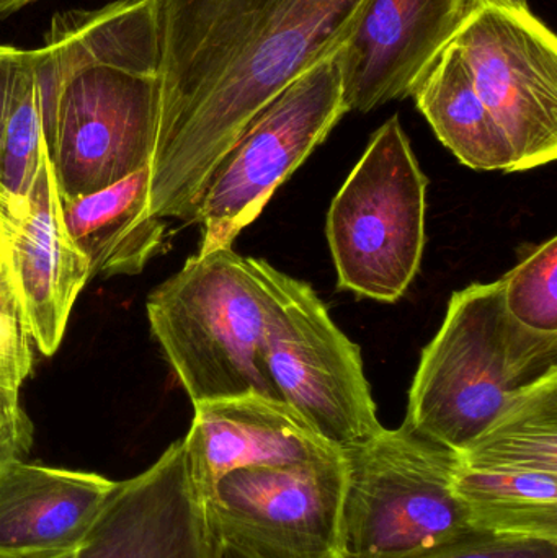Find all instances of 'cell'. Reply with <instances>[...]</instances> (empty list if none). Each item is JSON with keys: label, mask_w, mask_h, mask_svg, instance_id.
Returning <instances> with one entry per match:
<instances>
[{"label": "cell", "mask_w": 557, "mask_h": 558, "mask_svg": "<svg viewBox=\"0 0 557 558\" xmlns=\"http://www.w3.org/2000/svg\"><path fill=\"white\" fill-rule=\"evenodd\" d=\"M368 0H159L149 215L195 221L251 121L355 28Z\"/></svg>", "instance_id": "obj_1"}, {"label": "cell", "mask_w": 557, "mask_h": 558, "mask_svg": "<svg viewBox=\"0 0 557 558\" xmlns=\"http://www.w3.org/2000/svg\"><path fill=\"white\" fill-rule=\"evenodd\" d=\"M159 0L58 13L32 52L62 199L150 167L159 120Z\"/></svg>", "instance_id": "obj_2"}, {"label": "cell", "mask_w": 557, "mask_h": 558, "mask_svg": "<svg viewBox=\"0 0 557 558\" xmlns=\"http://www.w3.org/2000/svg\"><path fill=\"white\" fill-rule=\"evenodd\" d=\"M557 371V335L517 324L502 282L451 295L444 325L422 351L402 425L460 452L523 390Z\"/></svg>", "instance_id": "obj_3"}, {"label": "cell", "mask_w": 557, "mask_h": 558, "mask_svg": "<svg viewBox=\"0 0 557 558\" xmlns=\"http://www.w3.org/2000/svg\"><path fill=\"white\" fill-rule=\"evenodd\" d=\"M146 312L193 405L249 393L281 400L264 357V292L247 257L232 247L193 255L154 289Z\"/></svg>", "instance_id": "obj_4"}, {"label": "cell", "mask_w": 557, "mask_h": 558, "mask_svg": "<svg viewBox=\"0 0 557 558\" xmlns=\"http://www.w3.org/2000/svg\"><path fill=\"white\" fill-rule=\"evenodd\" d=\"M346 558H409L480 531L453 490L457 452L402 425L343 449Z\"/></svg>", "instance_id": "obj_5"}, {"label": "cell", "mask_w": 557, "mask_h": 558, "mask_svg": "<svg viewBox=\"0 0 557 558\" xmlns=\"http://www.w3.org/2000/svg\"><path fill=\"white\" fill-rule=\"evenodd\" d=\"M247 262L264 292V357L281 400L340 451L378 435L385 426L359 344L307 282L261 258Z\"/></svg>", "instance_id": "obj_6"}, {"label": "cell", "mask_w": 557, "mask_h": 558, "mask_svg": "<svg viewBox=\"0 0 557 558\" xmlns=\"http://www.w3.org/2000/svg\"><path fill=\"white\" fill-rule=\"evenodd\" d=\"M427 185L395 114L373 134L327 215L340 289L382 302L405 294L424 257Z\"/></svg>", "instance_id": "obj_7"}, {"label": "cell", "mask_w": 557, "mask_h": 558, "mask_svg": "<svg viewBox=\"0 0 557 558\" xmlns=\"http://www.w3.org/2000/svg\"><path fill=\"white\" fill-rule=\"evenodd\" d=\"M349 113L336 52L278 94L235 141L199 199L198 254L232 247L274 193Z\"/></svg>", "instance_id": "obj_8"}, {"label": "cell", "mask_w": 557, "mask_h": 558, "mask_svg": "<svg viewBox=\"0 0 557 558\" xmlns=\"http://www.w3.org/2000/svg\"><path fill=\"white\" fill-rule=\"evenodd\" d=\"M453 490L480 533L557 541V371L457 452Z\"/></svg>", "instance_id": "obj_9"}, {"label": "cell", "mask_w": 557, "mask_h": 558, "mask_svg": "<svg viewBox=\"0 0 557 558\" xmlns=\"http://www.w3.org/2000/svg\"><path fill=\"white\" fill-rule=\"evenodd\" d=\"M343 452L225 475L206 498L215 539L258 558H346Z\"/></svg>", "instance_id": "obj_10"}, {"label": "cell", "mask_w": 557, "mask_h": 558, "mask_svg": "<svg viewBox=\"0 0 557 558\" xmlns=\"http://www.w3.org/2000/svg\"><path fill=\"white\" fill-rule=\"evenodd\" d=\"M451 45L506 133L517 172L557 159V38L529 5L477 3Z\"/></svg>", "instance_id": "obj_11"}, {"label": "cell", "mask_w": 557, "mask_h": 558, "mask_svg": "<svg viewBox=\"0 0 557 558\" xmlns=\"http://www.w3.org/2000/svg\"><path fill=\"white\" fill-rule=\"evenodd\" d=\"M471 9V0H368L336 51L349 111L412 97Z\"/></svg>", "instance_id": "obj_12"}, {"label": "cell", "mask_w": 557, "mask_h": 558, "mask_svg": "<svg viewBox=\"0 0 557 558\" xmlns=\"http://www.w3.org/2000/svg\"><path fill=\"white\" fill-rule=\"evenodd\" d=\"M215 539L182 439L120 482L75 558H213Z\"/></svg>", "instance_id": "obj_13"}, {"label": "cell", "mask_w": 557, "mask_h": 558, "mask_svg": "<svg viewBox=\"0 0 557 558\" xmlns=\"http://www.w3.org/2000/svg\"><path fill=\"white\" fill-rule=\"evenodd\" d=\"M9 275L33 344L45 356H52L61 347L75 301L94 271L87 255L69 234L48 150L10 251Z\"/></svg>", "instance_id": "obj_14"}, {"label": "cell", "mask_w": 557, "mask_h": 558, "mask_svg": "<svg viewBox=\"0 0 557 558\" xmlns=\"http://www.w3.org/2000/svg\"><path fill=\"white\" fill-rule=\"evenodd\" d=\"M185 438L190 477L203 501L225 475L339 454L288 403L249 393L196 403Z\"/></svg>", "instance_id": "obj_15"}, {"label": "cell", "mask_w": 557, "mask_h": 558, "mask_svg": "<svg viewBox=\"0 0 557 558\" xmlns=\"http://www.w3.org/2000/svg\"><path fill=\"white\" fill-rule=\"evenodd\" d=\"M117 485L94 472L10 462L0 474V558L77 550Z\"/></svg>", "instance_id": "obj_16"}, {"label": "cell", "mask_w": 557, "mask_h": 558, "mask_svg": "<svg viewBox=\"0 0 557 558\" xmlns=\"http://www.w3.org/2000/svg\"><path fill=\"white\" fill-rule=\"evenodd\" d=\"M150 167L100 192L62 199L69 234L94 275H137L159 254L164 219L149 215Z\"/></svg>", "instance_id": "obj_17"}, {"label": "cell", "mask_w": 557, "mask_h": 558, "mask_svg": "<svg viewBox=\"0 0 557 558\" xmlns=\"http://www.w3.org/2000/svg\"><path fill=\"white\" fill-rule=\"evenodd\" d=\"M412 97L438 140L463 166L486 172L516 173L512 146L477 94L457 46L448 45Z\"/></svg>", "instance_id": "obj_18"}, {"label": "cell", "mask_w": 557, "mask_h": 558, "mask_svg": "<svg viewBox=\"0 0 557 558\" xmlns=\"http://www.w3.org/2000/svg\"><path fill=\"white\" fill-rule=\"evenodd\" d=\"M46 150L32 52L23 49L0 149V182L12 195L28 198Z\"/></svg>", "instance_id": "obj_19"}, {"label": "cell", "mask_w": 557, "mask_h": 558, "mask_svg": "<svg viewBox=\"0 0 557 558\" xmlns=\"http://www.w3.org/2000/svg\"><path fill=\"white\" fill-rule=\"evenodd\" d=\"M500 282L504 305L517 324L557 335V238L533 247Z\"/></svg>", "instance_id": "obj_20"}, {"label": "cell", "mask_w": 557, "mask_h": 558, "mask_svg": "<svg viewBox=\"0 0 557 558\" xmlns=\"http://www.w3.org/2000/svg\"><path fill=\"white\" fill-rule=\"evenodd\" d=\"M33 371V340L12 279L0 277V416L22 415L20 392Z\"/></svg>", "instance_id": "obj_21"}, {"label": "cell", "mask_w": 557, "mask_h": 558, "mask_svg": "<svg viewBox=\"0 0 557 558\" xmlns=\"http://www.w3.org/2000/svg\"><path fill=\"white\" fill-rule=\"evenodd\" d=\"M409 558H557V541L477 533L460 543Z\"/></svg>", "instance_id": "obj_22"}, {"label": "cell", "mask_w": 557, "mask_h": 558, "mask_svg": "<svg viewBox=\"0 0 557 558\" xmlns=\"http://www.w3.org/2000/svg\"><path fill=\"white\" fill-rule=\"evenodd\" d=\"M33 442L28 415L0 416V474L10 462L25 459Z\"/></svg>", "instance_id": "obj_23"}, {"label": "cell", "mask_w": 557, "mask_h": 558, "mask_svg": "<svg viewBox=\"0 0 557 558\" xmlns=\"http://www.w3.org/2000/svg\"><path fill=\"white\" fill-rule=\"evenodd\" d=\"M28 198L12 195L0 182V277L9 274V257L25 216Z\"/></svg>", "instance_id": "obj_24"}, {"label": "cell", "mask_w": 557, "mask_h": 558, "mask_svg": "<svg viewBox=\"0 0 557 558\" xmlns=\"http://www.w3.org/2000/svg\"><path fill=\"white\" fill-rule=\"evenodd\" d=\"M23 49L12 46H0V149H2L3 133L9 118L10 98H12L13 78Z\"/></svg>", "instance_id": "obj_25"}, {"label": "cell", "mask_w": 557, "mask_h": 558, "mask_svg": "<svg viewBox=\"0 0 557 558\" xmlns=\"http://www.w3.org/2000/svg\"><path fill=\"white\" fill-rule=\"evenodd\" d=\"M215 539V537H213ZM213 558H258L254 554L247 553L242 547L234 546L228 541L215 539V549H213Z\"/></svg>", "instance_id": "obj_26"}, {"label": "cell", "mask_w": 557, "mask_h": 558, "mask_svg": "<svg viewBox=\"0 0 557 558\" xmlns=\"http://www.w3.org/2000/svg\"><path fill=\"white\" fill-rule=\"evenodd\" d=\"M33 2H36V0H0V19L12 15V13L19 12L23 7Z\"/></svg>", "instance_id": "obj_27"}, {"label": "cell", "mask_w": 557, "mask_h": 558, "mask_svg": "<svg viewBox=\"0 0 557 558\" xmlns=\"http://www.w3.org/2000/svg\"><path fill=\"white\" fill-rule=\"evenodd\" d=\"M486 2H491V3H504V5H520V7H523V5H529V3H526V0H471V5H477V3H486Z\"/></svg>", "instance_id": "obj_28"}, {"label": "cell", "mask_w": 557, "mask_h": 558, "mask_svg": "<svg viewBox=\"0 0 557 558\" xmlns=\"http://www.w3.org/2000/svg\"><path fill=\"white\" fill-rule=\"evenodd\" d=\"M33 558H75V550H72V553L51 554V556L33 557Z\"/></svg>", "instance_id": "obj_29"}]
</instances>
